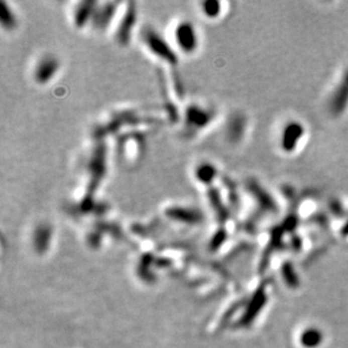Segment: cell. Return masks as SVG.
Masks as SVG:
<instances>
[{
    "label": "cell",
    "mask_w": 348,
    "mask_h": 348,
    "mask_svg": "<svg viewBox=\"0 0 348 348\" xmlns=\"http://www.w3.org/2000/svg\"><path fill=\"white\" fill-rule=\"evenodd\" d=\"M195 174H196L197 182L199 180V182H201V183L208 184L213 179V177H214V176H215L214 167H213L210 164L201 165L199 167H197L196 171H195Z\"/></svg>",
    "instance_id": "cell-9"
},
{
    "label": "cell",
    "mask_w": 348,
    "mask_h": 348,
    "mask_svg": "<svg viewBox=\"0 0 348 348\" xmlns=\"http://www.w3.org/2000/svg\"><path fill=\"white\" fill-rule=\"evenodd\" d=\"M174 40L184 53H194L198 48L197 32L191 22L182 21L175 26Z\"/></svg>",
    "instance_id": "cell-1"
},
{
    "label": "cell",
    "mask_w": 348,
    "mask_h": 348,
    "mask_svg": "<svg viewBox=\"0 0 348 348\" xmlns=\"http://www.w3.org/2000/svg\"><path fill=\"white\" fill-rule=\"evenodd\" d=\"M142 41L152 55H156L157 58L169 63H174L176 61L174 51L170 49L169 44L156 31L146 29L142 33Z\"/></svg>",
    "instance_id": "cell-2"
},
{
    "label": "cell",
    "mask_w": 348,
    "mask_h": 348,
    "mask_svg": "<svg viewBox=\"0 0 348 348\" xmlns=\"http://www.w3.org/2000/svg\"><path fill=\"white\" fill-rule=\"evenodd\" d=\"M134 18H137V12L133 7L127 8V11L123 14L122 20L120 22L119 29L116 30V39L119 40L121 44L128 43L130 38H131L132 27L134 25Z\"/></svg>",
    "instance_id": "cell-5"
},
{
    "label": "cell",
    "mask_w": 348,
    "mask_h": 348,
    "mask_svg": "<svg viewBox=\"0 0 348 348\" xmlns=\"http://www.w3.org/2000/svg\"><path fill=\"white\" fill-rule=\"evenodd\" d=\"M97 5H98L97 3L89 2L78 4V6L75 8V13H73V23L78 29H82L88 22L92 21Z\"/></svg>",
    "instance_id": "cell-6"
},
{
    "label": "cell",
    "mask_w": 348,
    "mask_h": 348,
    "mask_svg": "<svg viewBox=\"0 0 348 348\" xmlns=\"http://www.w3.org/2000/svg\"><path fill=\"white\" fill-rule=\"evenodd\" d=\"M2 24L4 29L11 31L15 29L16 26V18L14 13L12 12V8L6 7V4L3 3V9H2Z\"/></svg>",
    "instance_id": "cell-10"
},
{
    "label": "cell",
    "mask_w": 348,
    "mask_h": 348,
    "mask_svg": "<svg viewBox=\"0 0 348 348\" xmlns=\"http://www.w3.org/2000/svg\"><path fill=\"white\" fill-rule=\"evenodd\" d=\"M60 68L59 60L53 55L46 54L42 57L35 64L33 70V78L35 82L40 85H45L50 82L57 75Z\"/></svg>",
    "instance_id": "cell-3"
},
{
    "label": "cell",
    "mask_w": 348,
    "mask_h": 348,
    "mask_svg": "<svg viewBox=\"0 0 348 348\" xmlns=\"http://www.w3.org/2000/svg\"><path fill=\"white\" fill-rule=\"evenodd\" d=\"M305 133V129L302 123L292 121L285 125L281 137V148L285 152H294L299 143L302 140Z\"/></svg>",
    "instance_id": "cell-4"
},
{
    "label": "cell",
    "mask_w": 348,
    "mask_h": 348,
    "mask_svg": "<svg viewBox=\"0 0 348 348\" xmlns=\"http://www.w3.org/2000/svg\"><path fill=\"white\" fill-rule=\"evenodd\" d=\"M202 13L208 20H215L222 13L221 3L219 2H205L202 4Z\"/></svg>",
    "instance_id": "cell-8"
},
{
    "label": "cell",
    "mask_w": 348,
    "mask_h": 348,
    "mask_svg": "<svg viewBox=\"0 0 348 348\" xmlns=\"http://www.w3.org/2000/svg\"><path fill=\"white\" fill-rule=\"evenodd\" d=\"M210 118L211 114L206 112V110L202 109L201 107H194V106H192L191 108L187 109L186 113V128H191L195 130L205 128L204 125L208 124Z\"/></svg>",
    "instance_id": "cell-7"
}]
</instances>
